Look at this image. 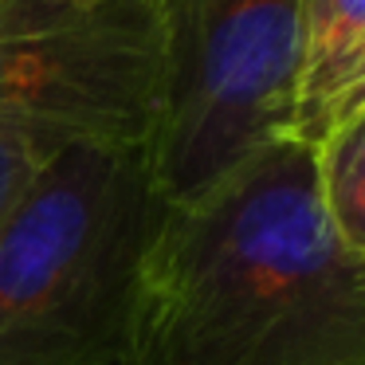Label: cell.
Returning a JSON list of instances; mask_svg holds the SVG:
<instances>
[{
  "mask_svg": "<svg viewBox=\"0 0 365 365\" xmlns=\"http://www.w3.org/2000/svg\"><path fill=\"white\" fill-rule=\"evenodd\" d=\"M126 365H365V263L330 228L314 145L279 138L165 205Z\"/></svg>",
  "mask_w": 365,
  "mask_h": 365,
  "instance_id": "cell-1",
  "label": "cell"
},
{
  "mask_svg": "<svg viewBox=\"0 0 365 365\" xmlns=\"http://www.w3.org/2000/svg\"><path fill=\"white\" fill-rule=\"evenodd\" d=\"M161 212L145 145H59L0 220V365H126Z\"/></svg>",
  "mask_w": 365,
  "mask_h": 365,
  "instance_id": "cell-2",
  "label": "cell"
},
{
  "mask_svg": "<svg viewBox=\"0 0 365 365\" xmlns=\"http://www.w3.org/2000/svg\"><path fill=\"white\" fill-rule=\"evenodd\" d=\"M153 189L185 205L279 138H294L307 40L302 0H158Z\"/></svg>",
  "mask_w": 365,
  "mask_h": 365,
  "instance_id": "cell-3",
  "label": "cell"
},
{
  "mask_svg": "<svg viewBox=\"0 0 365 365\" xmlns=\"http://www.w3.org/2000/svg\"><path fill=\"white\" fill-rule=\"evenodd\" d=\"M158 0H0V126L145 145L158 114Z\"/></svg>",
  "mask_w": 365,
  "mask_h": 365,
  "instance_id": "cell-4",
  "label": "cell"
},
{
  "mask_svg": "<svg viewBox=\"0 0 365 365\" xmlns=\"http://www.w3.org/2000/svg\"><path fill=\"white\" fill-rule=\"evenodd\" d=\"M314 173L334 236L365 263V114L330 130L314 145Z\"/></svg>",
  "mask_w": 365,
  "mask_h": 365,
  "instance_id": "cell-5",
  "label": "cell"
},
{
  "mask_svg": "<svg viewBox=\"0 0 365 365\" xmlns=\"http://www.w3.org/2000/svg\"><path fill=\"white\" fill-rule=\"evenodd\" d=\"M357 114H365V36L302 79L294 138L318 145L330 130L346 126Z\"/></svg>",
  "mask_w": 365,
  "mask_h": 365,
  "instance_id": "cell-6",
  "label": "cell"
},
{
  "mask_svg": "<svg viewBox=\"0 0 365 365\" xmlns=\"http://www.w3.org/2000/svg\"><path fill=\"white\" fill-rule=\"evenodd\" d=\"M361 36H365V0H302L307 75L326 67L330 59H338Z\"/></svg>",
  "mask_w": 365,
  "mask_h": 365,
  "instance_id": "cell-7",
  "label": "cell"
},
{
  "mask_svg": "<svg viewBox=\"0 0 365 365\" xmlns=\"http://www.w3.org/2000/svg\"><path fill=\"white\" fill-rule=\"evenodd\" d=\"M67 142H56L48 134L36 130H20V126H0V220L16 205V197L28 189L36 173L43 169V161Z\"/></svg>",
  "mask_w": 365,
  "mask_h": 365,
  "instance_id": "cell-8",
  "label": "cell"
},
{
  "mask_svg": "<svg viewBox=\"0 0 365 365\" xmlns=\"http://www.w3.org/2000/svg\"><path fill=\"white\" fill-rule=\"evenodd\" d=\"M56 4H63V9H98L106 0H56Z\"/></svg>",
  "mask_w": 365,
  "mask_h": 365,
  "instance_id": "cell-9",
  "label": "cell"
}]
</instances>
